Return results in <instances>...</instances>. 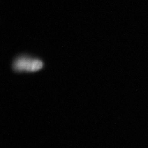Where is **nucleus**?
<instances>
[{"label": "nucleus", "mask_w": 148, "mask_h": 148, "mask_svg": "<svg viewBox=\"0 0 148 148\" xmlns=\"http://www.w3.org/2000/svg\"><path fill=\"white\" fill-rule=\"evenodd\" d=\"M43 66V63L41 60L27 57H19L13 64V68L17 72H35Z\"/></svg>", "instance_id": "1"}]
</instances>
